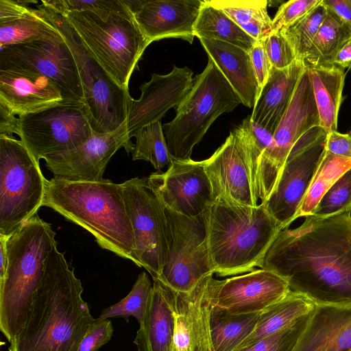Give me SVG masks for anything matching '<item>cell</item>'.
<instances>
[{
	"label": "cell",
	"mask_w": 351,
	"mask_h": 351,
	"mask_svg": "<svg viewBox=\"0 0 351 351\" xmlns=\"http://www.w3.org/2000/svg\"><path fill=\"white\" fill-rule=\"evenodd\" d=\"M260 268L317 304H351V212L309 215L299 227L282 230Z\"/></svg>",
	"instance_id": "obj_1"
},
{
	"label": "cell",
	"mask_w": 351,
	"mask_h": 351,
	"mask_svg": "<svg viewBox=\"0 0 351 351\" xmlns=\"http://www.w3.org/2000/svg\"><path fill=\"white\" fill-rule=\"evenodd\" d=\"M83 287L55 245L26 322L8 351H77L94 321Z\"/></svg>",
	"instance_id": "obj_2"
},
{
	"label": "cell",
	"mask_w": 351,
	"mask_h": 351,
	"mask_svg": "<svg viewBox=\"0 0 351 351\" xmlns=\"http://www.w3.org/2000/svg\"><path fill=\"white\" fill-rule=\"evenodd\" d=\"M43 206L86 230L101 248L135 263L134 232L122 184L53 177L47 181Z\"/></svg>",
	"instance_id": "obj_3"
},
{
	"label": "cell",
	"mask_w": 351,
	"mask_h": 351,
	"mask_svg": "<svg viewBox=\"0 0 351 351\" xmlns=\"http://www.w3.org/2000/svg\"><path fill=\"white\" fill-rule=\"evenodd\" d=\"M208 243L215 274L228 276L261 267L282 226L263 203L256 206L217 199L206 212Z\"/></svg>",
	"instance_id": "obj_4"
},
{
	"label": "cell",
	"mask_w": 351,
	"mask_h": 351,
	"mask_svg": "<svg viewBox=\"0 0 351 351\" xmlns=\"http://www.w3.org/2000/svg\"><path fill=\"white\" fill-rule=\"evenodd\" d=\"M51 225L38 214L8 237V266L0 282V330L10 342L26 322L46 262L56 245Z\"/></svg>",
	"instance_id": "obj_5"
},
{
	"label": "cell",
	"mask_w": 351,
	"mask_h": 351,
	"mask_svg": "<svg viewBox=\"0 0 351 351\" xmlns=\"http://www.w3.org/2000/svg\"><path fill=\"white\" fill-rule=\"evenodd\" d=\"M204 71L193 78L191 88L175 108L176 117L162 125L171 155L189 160L212 123L223 113L234 110L242 101L209 57Z\"/></svg>",
	"instance_id": "obj_6"
},
{
	"label": "cell",
	"mask_w": 351,
	"mask_h": 351,
	"mask_svg": "<svg viewBox=\"0 0 351 351\" xmlns=\"http://www.w3.org/2000/svg\"><path fill=\"white\" fill-rule=\"evenodd\" d=\"M62 15L104 70L117 84L128 89L131 75L151 43L130 10L113 12L106 20L90 12Z\"/></svg>",
	"instance_id": "obj_7"
},
{
	"label": "cell",
	"mask_w": 351,
	"mask_h": 351,
	"mask_svg": "<svg viewBox=\"0 0 351 351\" xmlns=\"http://www.w3.org/2000/svg\"><path fill=\"white\" fill-rule=\"evenodd\" d=\"M42 15L62 36L75 59L90 125L97 133L112 132L126 123L131 97L104 70L64 15L41 1L36 4Z\"/></svg>",
	"instance_id": "obj_8"
},
{
	"label": "cell",
	"mask_w": 351,
	"mask_h": 351,
	"mask_svg": "<svg viewBox=\"0 0 351 351\" xmlns=\"http://www.w3.org/2000/svg\"><path fill=\"white\" fill-rule=\"evenodd\" d=\"M47 181L21 140L0 134V236L10 237L37 214Z\"/></svg>",
	"instance_id": "obj_9"
},
{
	"label": "cell",
	"mask_w": 351,
	"mask_h": 351,
	"mask_svg": "<svg viewBox=\"0 0 351 351\" xmlns=\"http://www.w3.org/2000/svg\"><path fill=\"white\" fill-rule=\"evenodd\" d=\"M164 207L168 247L157 280L176 292L188 293L203 278L215 274L208 243L206 211L189 217Z\"/></svg>",
	"instance_id": "obj_10"
},
{
	"label": "cell",
	"mask_w": 351,
	"mask_h": 351,
	"mask_svg": "<svg viewBox=\"0 0 351 351\" xmlns=\"http://www.w3.org/2000/svg\"><path fill=\"white\" fill-rule=\"evenodd\" d=\"M18 118L20 140L38 162L77 147L93 132L86 106L80 101H64Z\"/></svg>",
	"instance_id": "obj_11"
},
{
	"label": "cell",
	"mask_w": 351,
	"mask_h": 351,
	"mask_svg": "<svg viewBox=\"0 0 351 351\" xmlns=\"http://www.w3.org/2000/svg\"><path fill=\"white\" fill-rule=\"evenodd\" d=\"M326 132L320 126L303 134L293 145L276 186L263 203L269 214L287 228L295 219L326 152Z\"/></svg>",
	"instance_id": "obj_12"
},
{
	"label": "cell",
	"mask_w": 351,
	"mask_h": 351,
	"mask_svg": "<svg viewBox=\"0 0 351 351\" xmlns=\"http://www.w3.org/2000/svg\"><path fill=\"white\" fill-rule=\"evenodd\" d=\"M121 184L134 232L135 264L157 280L168 247L164 205L147 178H133Z\"/></svg>",
	"instance_id": "obj_13"
},
{
	"label": "cell",
	"mask_w": 351,
	"mask_h": 351,
	"mask_svg": "<svg viewBox=\"0 0 351 351\" xmlns=\"http://www.w3.org/2000/svg\"><path fill=\"white\" fill-rule=\"evenodd\" d=\"M317 126H320L319 115L306 66L274 133V142L260 160L256 195L261 202H265L274 190L293 145L306 132Z\"/></svg>",
	"instance_id": "obj_14"
},
{
	"label": "cell",
	"mask_w": 351,
	"mask_h": 351,
	"mask_svg": "<svg viewBox=\"0 0 351 351\" xmlns=\"http://www.w3.org/2000/svg\"><path fill=\"white\" fill-rule=\"evenodd\" d=\"M10 66L47 76L60 85L66 101L84 103L78 69L64 40H36L0 49V68Z\"/></svg>",
	"instance_id": "obj_15"
},
{
	"label": "cell",
	"mask_w": 351,
	"mask_h": 351,
	"mask_svg": "<svg viewBox=\"0 0 351 351\" xmlns=\"http://www.w3.org/2000/svg\"><path fill=\"white\" fill-rule=\"evenodd\" d=\"M204 163L215 199L241 206L258 205L248 162L247 135L241 124Z\"/></svg>",
	"instance_id": "obj_16"
},
{
	"label": "cell",
	"mask_w": 351,
	"mask_h": 351,
	"mask_svg": "<svg viewBox=\"0 0 351 351\" xmlns=\"http://www.w3.org/2000/svg\"><path fill=\"white\" fill-rule=\"evenodd\" d=\"M147 178L163 205L180 215L199 217L215 201L204 160L174 159L166 171Z\"/></svg>",
	"instance_id": "obj_17"
},
{
	"label": "cell",
	"mask_w": 351,
	"mask_h": 351,
	"mask_svg": "<svg viewBox=\"0 0 351 351\" xmlns=\"http://www.w3.org/2000/svg\"><path fill=\"white\" fill-rule=\"evenodd\" d=\"M134 143L126 123L108 133L93 132L90 138L77 147L45 158V166L53 177L73 182H100L112 156L121 148L129 154Z\"/></svg>",
	"instance_id": "obj_18"
},
{
	"label": "cell",
	"mask_w": 351,
	"mask_h": 351,
	"mask_svg": "<svg viewBox=\"0 0 351 351\" xmlns=\"http://www.w3.org/2000/svg\"><path fill=\"white\" fill-rule=\"evenodd\" d=\"M282 277L265 269L217 280L213 295V306L229 313H260L282 299L290 291Z\"/></svg>",
	"instance_id": "obj_19"
},
{
	"label": "cell",
	"mask_w": 351,
	"mask_h": 351,
	"mask_svg": "<svg viewBox=\"0 0 351 351\" xmlns=\"http://www.w3.org/2000/svg\"><path fill=\"white\" fill-rule=\"evenodd\" d=\"M213 276L203 278L188 293L174 291L175 331L172 351H214L210 322L217 280Z\"/></svg>",
	"instance_id": "obj_20"
},
{
	"label": "cell",
	"mask_w": 351,
	"mask_h": 351,
	"mask_svg": "<svg viewBox=\"0 0 351 351\" xmlns=\"http://www.w3.org/2000/svg\"><path fill=\"white\" fill-rule=\"evenodd\" d=\"M193 74L188 66H176L165 75L152 73L150 80L139 88V99L131 97L129 102L126 129L130 138L180 104L191 88Z\"/></svg>",
	"instance_id": "obj_21"
},
{
	"label": "cell",
	"mask_w": 351,
	"mask_h": 351,
	"mask_svg": "<svg viewBox=\"0 0 351 351\" xmlns=\"http://www.w3.org/2000/svg\"><path fill=\"white\" fill-rule=\"evenodd\" d=\"M140 29L151 42L181 38L192 43L201 0H123Z\"/></svg>",
	"instance_id": "obj_22"
},
{
	"label": "cell",
	"mask_w": 351,
	"mask_h": 351,
	"mask_svg": "<svg viewBox=\"0 0 351 351\" xmlns=\"http://www.w3.org/2000/svg\"><path fill=\"white\" fill-rule=\"evenodd\" d=\"M0 101L19 117L68 101L53 80L16 66L0 68Z\"/></svg>",
	"instance_id": "obj_23"
},
{
	"label": "cell",
	"mask_w": 351,
	"mask_h": 351,
	"mask_svg": "<svg viewBox=\"0 0 351 351\" xmlns=\"http://www.w3.org/2000/svg\"><path fill=\"white\" fill-rule=\"evenodd\" d=\"M351 350V304H315L293 351Z\"/></svg>",
	"instance_id": "obj_24"
},
{
	"label": "cell",
	"mask_w": 351,
	"mask_h": 351,
	"mask_svg": "<svg viewBox=\"0 0 351 351\" xmlns=\"http://www.w3.org/2000/svg\"><path fill=\"white\" fill-rule=\"evenodd\" d=\"M305 67L304 62L297 59L285 69L271 67L253 108L252 121L274 134Z\"/></svg>",
	"instance_id": "obj_25"
},
{
	"label": "cell",
	"mask_w": 351,
	"mask_h": 351,
	"mask_svg": "<svg viewBox=\"0 0 351 351\" xmlns=\"http://www.w3.org/2000/svg\"><path fill=\"white\" fill-rule=\"evenodd\" d=\"M153 289L134 343L138 351H172L175 331L174 291L158 280Z\"/></svg>",
	"instance_id": "obj_26"
},
{
	"label": "cell",
	"mask_w": 351,
	"mask_h": 351,
	"mask_svg": "<svg viewBox=\"0 0 351 351\" xmlns=\"http://www.w3.org/2000/svg\"><path fill=\"white\" fill-rule=\"evenodd\" d=\"M199 41L226 79L238 94L242 104L254 108L261 93L249 52L224 42L200 38Z\"/></svg>",
	"instance_id": "obj_27"
},
{
	"label": "cell",
	"mask_w": 351,
	"mask_h": 351,
	"mask_svg": "<svg viewBox=\"0 0 351 351\" xmlns=\"http://www.w3.org/2000/svg\"><path fill=\"white\" fill-rule=\"evenodd\" d=\"M306 66L319 115L320 127L327 134L337 131V117L346 73L343 69L334 64Z\"/></svg>",
	"instance_id": "obj_28"
},
{
	"label": "cell",
	"mask_w": 351,
	"mask_h": 351,
	"mask_svg": "<svg viewBox=\"0 0 351 351\" xmlns=\"http://www.w3.org/2000/svg\"><path fill=\"white\" fill-rule=\"evenodd\" d=\"M315 304L304 295L290 290L282 299L260 313L254 331L235 350L249 346L290 326L312 311Z\"/></svg>",
	"instance_id": "obj_29"
},
{
	"label": "cell",
	"mask_w": 351,
	"mask_h": 351,
	"mask_svg": "<svg viewBox=\"0 0 351 351\" xmlns=\"http://www.w3.org/2000/svg\"><path fill=\"white\" fill-rule=\"evenodd\" d=\"M199 39L215 40L237 46L249 52L256 42L223 10L206 1L202 5L194 27Z\"/></svg>",
	"instance_id": "obj_30"
},
{
	"label": "cell",
	"mask_w": 351,
	"mask_h": 351,
	"mask_svg": "<svg viewBox=\"0 0 351 351\" xmlns=\"http://www.w3.org/2000/svg\"><path fill=\"white\" fill-rule=\"evenodd\" d=\"M260 313L234 315L213 306L210 337L214 351H234L254 331Z\"/></svg>",
	"instance_id": "obj_31"
},
{
	"label": "cell",
	"mask_w": 351,
	"mask_h": 351,
	"mask_svg": "<svg viewBox=\"0 0 351 351\" xmlns=\"http://www.w3.org/2000/svg\"><path fill=\"white\" fill-rule=\"evenodd\" d=\"M350 38L351 27L327 8L326 16L308 50L304 64L313 66L333 64L337 52Z\"/></svg>",
	"instance_id": "obj_32"
},
{
	"label": "cell",
	"mask_w": 351,
	"mask_h": 351,
	"mask_svg": "<svg viewBox=\"0 0 351 351\" xmlns=\"http://www.w3.org/2000/svg\"><path fill=\"white\" fill-rule=\"evenodd\" d=\"M211 5L223 10L254 40H261L271 32L272 19L266 0H210Z\"/></svg>",
	"instance_id": "obj_33"
},
{
	"label": "cell",
	"mask_w": 351,
	"mask_h": 351,
	"mask_svg": "<svg viewBox=\"0 0 351 351\" xmlns=\"http://www.w3.org/2000/svg\"><path fill=\"white\" fill-rule=\"evenodd\" d=\"M36 40H64L36 8L16 20L0 23V49Z\"/></svg>",
	"instance_id": "obj_34"
},
{
	"label": "cell",
	"mask_w": 351,
	"mask_h": 351,
	"mask_svg": "<svg viewBox=\"0 0 351 351\" xmlns=\"http://www.w3.org/2000/svg\"><path fill=\"white\" fill-rule=\"evenodd\" d=\"M351 159L334 155L326 150L300 208L298 218L311 215L321 198L346 171Z\"/></svg>",
	"instance_id": "obj_35"
},
{
	"label": "cell",
	"mask_w": 351,
	"mask_h": 351,
	"mask_svg": "<svg viewBox=\"0 0 351 351\" xmlns=\"http://www.w3.org/2000/svg\"><path fill=\"white\" fill-rule=\"evenodd\" d=\"M134 137L135 143L132 151L133 160H146L157 171H162L174 160L168 149L161 121L145 126Z\"/></svg>",
	"instance_id": "obj_36"
},
{
	"label": "cell",
	"mask_w": 351,
	"mask_h": 351,
	"mask_svg": "<svg viewBox=\"0 0 351 351\" xmlns=\"http://www.w3.org/2000/svg\"><path fill=\"white\" fill-rule=\"evenodd\" d=\"M326 14L327 8L322 0L299 19L279 30L291 45L297 60L304 61Z\"/></svg>",
	"instance_id": "obj_37"
},
{
	"label": "cell",
	"mask_w": 351,
	"mask_h": 351,
	"mask_svg": "<svg viewBox=\"0 0 351 351\" xmlns=\"http://www.w3.org/2000/svg\"><path fill=\"white\" fill-rule=\"evenodd\" d=\"M152 289L153 285L147 274L145 271L141 272L128 295L104 308L99 318L121 317L128 321L129 317L133 316L141 324L144 319Z\"/></svg>",
	"instance_id": "obj_38"
},
{
	"label": "cell",
	"mask_w": 351,
	"mask_h": 351,
	"mask_svg": "<svg viewBox=\"0 0 351 351\" xmlns=\"http://www.w3.org/2000/svg\"><path fill=\"white\" fill-rule=\"evenodd\" d=\"M351 212V168L332 185L311 215L318 217Z\"/></svg>",
	"instance_id": "obj_39"
},
{
	"label": "cell",
	"mask_w": 351,
	"mask_h": 351,
	"mask_svg": "<svg viewBox=\"0 0 351 351\" xmlns=\"http://www.w3.org/2000/svg\"><path fill=\"white\" fill-rule=\"evenodd\" d=\"M311 313L303 315L281 330L235 351H293L308 324Z\"/></svg>",
	"instance_id": "obj_40"
},
{
	"label": "cell",
	"mask_w": 351,
	"mask_h": 351,
	"mask_svg": "<svg viewBox=\"0 0 351 351\" xmlns=\"http://www.w3.org/2000/svg\"><path fill=\"white\" fill-rule=\"evenodd\" d=\"M50 8L58 13L90 12L106 20L116 12L127 10L123 0H49L45 1Z\"/></svg>",
	"instance_id": "obj_41"
},
{
	"label": "cell",
	"mask_w": 351,
	"mask_h": 351,
	"mask_svg": "<svg viewBox=\"0 0 351 351\" xmlns=\"http://www.w3.org/2000/svg\"><path fill=\"white\" fill-rule=\"evenodd\" d=\"M261 40L273 67L285 69L296 60L293 48L280 31L271 32Z\"/></svg>",
	"instance_id": "obj_42"
},
{
	"label": "cell",
	"mask_w": 351,
	"mask_h": 351,
	"mask_svg": "<svg viewBox=\"0 0 351 351\" xmlns=\"http://www.w3.org/2000/svg\"><path fill=\"white\" fill-rule=\"evenodd\" d=\"M322 0H291L282 3L271 23V32L280 30L306 14Z\"/></svg>",
	"instance_id": "obj_43"
},
{
	"label": "cell",
	"mask_w": 351,
	"mask_h": 351,
	"mask_svg": "<svg viewBox=\"0 0 351 351\" xmlns=\"http://www.w3.org/2000/svg\"><path fill=\"white\" fill-rule=\"evenodd\" d=\"M113 327L109 319H95L82 339L77 351H97L111 339Z\"/></svg>",
	"instance_id": "obj_44"
},
{
	"label": "cell",
	"mask_w": 351,
	"mask_h": 351,
	"mask_svg": "<svg viewBox=\"0 0 351 351\" xmlns=\"http://www.w3.org/2000/svg\"><path fill=\"white\" fill-rule=\"evenodd\" d=\"M253 69L261 89L266 83L272 67L261 40H257L249 51Z\"/></svg>",
	"instance_id": "obj_45"
},
{
	"label": "cell",
	"mask_w": 351,
	"mask_h": 351,
	"mask_svg": "<svg viewBox=\"0 0 351 351\" xmlns=\"http://www.w3.org/2000/svg\"><path fill=\"white\" fill-rule=\"evenodd\" d=\"M29 3H38L36 1L0 0V23L16 20L30 10Z\"/></svg>",
	"instance_id": "obj_46"
},
{
	"label": "cell",
	"mask_w": 351,
	"mask_h": 351,
	"mask_svg": "<svg viewBox=\"0 0 351 351\" xmlns=\"http://www.w3.org/2000/svg\"><path fill=\"white\" fill-rule=\"evenodd\" d=\"M326 150L334 155L351 159V136L337 131L327 134Z\"/></svg>",
	"instance_id": "obj_47"
},
{
	"label": "cell",
	"mask_w": 351,
	"mask_h": 351,
	"mask_svg": "<svg viewBox=\"0 0 351 351\" xmlns=\"http://www.w3.org/2000/svg\"><path fill=\"white\" fill-rule=\"evenodd\" d=\"M16 134L19 136V120L12 110L0 101V134L13 136Z\"/></svg>",
	"instance_id": "obj_48"
},
{
	"label": "cell",
	"mask_w": 351,
	"mask_h": 351,
	"mask_svg": "<svg viewBox=\"0 0 351 351\" xmlns=\"http://www.w3.org/2000/svg\"><path fill=\"white\" fill-rule=\"evenodd\" d=\"M322 2L351 27V0H322Z\"/></svg>",
	"instance_id": "obj_49"
},
{
	"label": "cell",
	"mask_w": 351,
	"mask_h": 351,
	"mask_svg": "<svg viewBox=\"0 0 351 351\" xmlns=\"http://www.w3.org/2000/svg\"><path fill=\"white\" fill-rule=\"evenodd\" d=\"M333 64L343 69H351V38L337 52L333 60Z\"/></svg>",
	"instance_id": "obj_50"
},
{
	"label": "cell",
	"mask_w": 351,
	"mask_h": 351,
	"mask_svg": "<svg viewBox=\"0 0 351 351\" xmlns=\"http://www.w3.org/2000/svg\"><path fill=\"white\" fill-rule=\"evenodd\" d=\"M348 134L351 136V130L348 132Z\"/></svg>",
	"instance_id": "obj_51"
},
{
	"label": "cell",
	"mask_w": 351,
	"mask_h": 351,
	"mask_svg": "<svg viewBox=\"0 0 351 351\" xmlns=\"http://www.w3.org/2000/svg\"><path fill=\"white\" fill-rule=\"evenodd\" d=\"M348 351H351V350H348Z\"/></svg>",
	"instance_id": "obj_52"
}]
</instances>
